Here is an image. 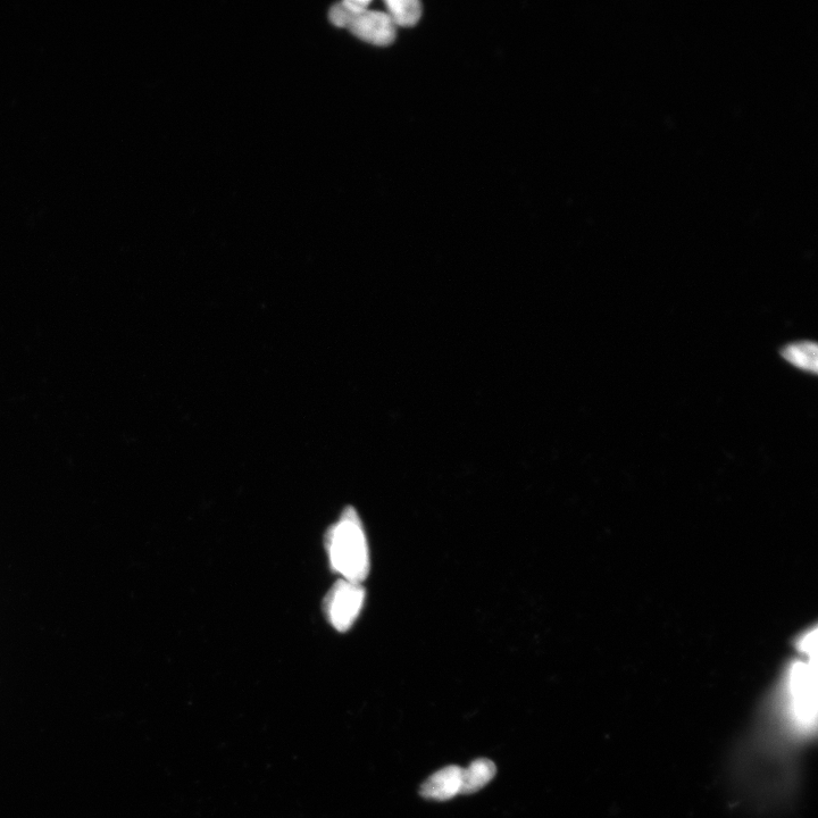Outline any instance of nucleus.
Masks as SVG:
<instances>
[{
    "instance_id": "f03ea898",
    "label": "nucleus",
    "mask_w": 818,
    "mask_h": 818,
    "mask_svg": "<svg viewBox=\"0 0 818 818\" xmlns=\"http://www.w3.org/2000/svg\"><path fill=\"white\" fill-rule=\"evenodd\" d=\"M365 590L361 583L338 581L324 599V612L333 628L346 632L360 616L364 605Z\"/></svg>"
},
{
    "instance_id": "20e7f679",
    "label": "nucleus",
    "mask_w": 818,
    "mask_h": 818,
    "mask_svg": "<svg viewBox=\"0 0 818 818\" xmlns=\"http://www.w3.org/2000/svg\"><path fill=\"white\" fill-rule=\"evenodd\" d=\"M462 771L461 767L450 765L434 773L422 784L421 795L427 799L444 801L461 794Z\"/></svg>"
},
{
    "instance_id": "0eeeda50",
    "label": "nucleus",
    "mask_w": 818,
    "mask_h": 818,
    "mask_svg": "<svg viewBox=\"0 0 818 818\" xmlns=\"http://www.w3.org/2000/svg\"><path fill=\"white\" fill-rule=\"evenodd\" d=\"M386 6L396 27H413L421 19L422 6L417 0H387Z\"/></svg>"
},
{
    "instance_id": "6e6552de",
    "label": "nucleus",
    "mask_w": 818,
    "mask_h": 818,
    "mask_svg": "<svg viewBox=\"0 0 818 818\" xmlns=\"http://www.w3.org/2000/svg\"><path fill=\"white\" fill-rule=\"evenodd\" d=\"M355 18L356 16L350 13L342 3L333 6L329 13L331 23L338 28L348 29L349 24L352 23Z\"/></svg>"
},
{
    "instance_id": "f257e3e1",
    "label": "nucleus",
    "mask_w": 818,
    "mask_h": 818,
    "mask_svg": "<svg viewBox=\"0 0 818 818\" xmlns=\"http://www.w3.org/2000/svg\"><path fill=\"white\" fill-rule=\"evenodd\" d=\"M330 564L342 579L361 583L370 573V550L360 516L346 508L325 537Z\"/></svg>"
},
{
    "instance_id": "423d86ee",
    "label": "nucleus",
    "mask_w": 818,
    "mask_h": 818,
    "mask_svg": "<svg viewBox=\"0 0 818 818\" xmlns=\"http://www.w3.org/2000/svg\"><path fill=\"white\" fill-rule=\"evenodd\" d=\"M817 345L813 341H797L783 347L781 356L791 365L807 373H817Z\"/></svg>"
},
{
    "instance_id": "7ed1b4c3",
    "label": "nucleus",
    "mask_w": 818,
    "mask_h": 818,
    "mask_svg": "<svg viewBox=\"0 0 818 818\" xmlns=\"http://www.w3.org/2000/svg\"><path fill=\"white\" fill-rule=\"evenodd\" d=\"M396 25L388 13L367 10L349 24L355 37L375 46H389L396 39Z\"/></svg>"
},
{
    "instance_id": "39448f33",
    "label": "nucleus",
    "mask_w": 818,
    "mask_h": 818,
    "mask_svg": "<svg viewBox=\"0 0 818 818\" xmlns=\"http://www.w3.org/2000/svg\"><path fill=\"white\" fill-rule=\"evenodd\" d=\"M496 772V765L489 759L481 758L473 762L462 771L461 794L470 795L480 791L495 778Z\"/></svg>"
},
{
    "instance_id": "1a4fd4ad",
    "label": "nucleus",
    "mask_w": 818,
    "mask_h": 818,
    "mask_svg": "<svg viewBox=\"0 0 818 818\" xmlns=\"http://www.w3.org/2000/svg\"><path fill=\"white\" fill-rule=\"evenodd\" d=\"M347 10L354 16H358L367 11V7L371 5L370 0H345L342 2Z\"/></svg>"
}]
</instances>
